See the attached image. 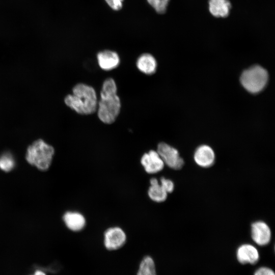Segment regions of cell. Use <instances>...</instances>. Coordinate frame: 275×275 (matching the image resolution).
I'll use <instances>...</instances> for the list:
<instances>
[{
  "label": "cell",
  "instance_id": "cell-15",
  "mask_svg": "<svg viewBox=\"0 0 275 275\" xmlns=\"http://www.w3.org/2000/svg\"><path fill=\"white\" fill-rule=\"evenodd\" d=\"M150 186L148 194L149 198L153 201L160 203L166 200L168 193L160 185L156 178H152L150 181Z\"/></svg>",
  "mask_w": 275,
  "mask_h": 275
},
{
  "label": "cell",
  "instance_id": "cell-20",
  "mask_svg": "<svg viewBox=\"0 0 275 275\" xmlns=\"http://www.w3.org/2000/svg\"><path fill=\"white\" fill-rule=\"evenodd\" d=\"M254 275H275L274 271L267 266H261L257 268Z\"/></svg>",
  "mask_w": 275,
  "mask_h": 275
},
{
  "label": "cell",
  "instance_id": "cell-5",
  "mask_svg": "<svg viewBox=\"0 0 275 275\" xmlns=\"http://www.w3.org/2000/svg\"><path fill=\"white\" fill-rule=\"evenodd\" d=\"M157 152L163 160L164 164L174 170H180L184 162L180 156L178 151L173 147L165 143L158 145Z\"/></svg>",
  "mask_w": 275,
  "mask_h": 275
},
{
  "label": "cell",
  "instance_id": "cell-11",
  "mask_svg": "<svg viewBox=\"0 0 275 275\" xmlns=\"http://www.w3.org/2000/svg\"><path fill=\"white\" fill-rule=\"evenodd\" d=\"M97 59L99 67L106 71L115 69L120 62L118 54L109 50H104L98 52Z\"/></svg>",
  "mask_w": 275,
  "mask_h": 275
},
{
  "label": "cell",
  "instance_id": "cell-3",
  "mask_svg": "<svg viewBox=\"0 0 275 275\" xmlns=\"http://www.w3.org/2000/svg\"><path fill=\"white\" fill-rule=\"evenodd\" d=\"M53 154V147L40 139L28 147L26 159L28 162L39 169L46 170L50 165Z\"/></svg>",
  "mask_w": 275,
  "mask_h": 275
},
{
  "label": "cell",
  "instance_id": "cell-21",
  "mask_svg": "<svg viewBox=\"0 0 275 275\" xmlns=\"http://www.w3.org/2000/svg\"><path fill=\"white\" fill-rule=\"evenodd\" d=\"M108 5L114 10L121 9L124 0H105Z\"/></svg>",
  "mask_w": 275,
  "mask_h": 275
},
{
  "label": "cell",
  "instance_id": "cell-17",
  "mask_svg": "<svg viewBox=\"0 0 275 275\" xmlns=\"http://www.w3.org/2000/svg\"><path fill=\"white\" fill-rule=\"evenodd\" d=\"M156 12L162 14L166 12L170 0H147Z\"/></svg>",
  "mask_w": 275,
  "mask_h": 275
},
{
  "label": "cell",
  "instance_id": "cell-19",
  "mask_svg": "<svg viewBox=\"0 0 275 275\" xmlns=\"http://www.w3.org/2000/svg\"><path fill=\"white\" fill-rule=\"evenodd\" d=\"M160 181V185L168 194L173 191L174 189V184L171 180L167 179L164 177H161Z\"/></svg>",
  "mask_w": 275,
  "mask_h": 275
},
{
  "label": "cell",
  "instance_id": "cell-1",
  "mask_svg": "<svg viewBox=\"0 0 275 275\" xmlns=\"http://www.w3.org/2000/svg\"><path fill=\"white\" fill-rule=\"evenodd\" d=\"M117 92V88L114 79H106L102 86L100 99L98 101L97 107L98 117L104 123H113L119 114L121 102Z\"/></svg>",
  "mask_w": 275,
  "mask_h": 275
},
{
  "label": "cell",
  "instance_id": "cell-2",
  "mask_svg": "<svg viewBox=\"0 0 275 275\" xmlns=\"http://www.w3.org/2000/svg\"><path fill=\"white\" fill-rule=\"evenodd\" d=\"M72 92V95H68L64 99L65 103L70 108L81 115L92 114L97 110V97L92 87L78 84L73 88Z\"/></svg>",
  "mask_w": 275,
  "mask_h": 275
},
{
  "label": "cell",
  "instance_id": "cell-13",
  "mask_svg": "<svg viewBox=\"0 0 275 275\" xmlns=\"http://www.w3.org/2000/svg\"><path fill=\"white\" fill-rule=\"evenodd\" d=\"M63 219L67 227L73 231H80L86 225L84 216L76 212H66L63 216Z\"/></svg>",
  "mask_w": 275,
  "mask_h": 275
},
{
  "label": "cell",
  "instance_id": "cell-6",
  "mask_svg": "<svg viewBox=\"0 0 275 275\" xmlns=\"http://www.w3.org/2000/svg\"><path fill=\"white\" fill-rule=\"evenodd\" d=\"M126 241L124 231L119 227L107 229L104 234V245L109 251H115L122 248Z\"/></svg>",
  "mask_w": 275,
  "mask_h": 275
},
{
  "label": "cell",
  "instance_id": "cell-16",
  "mask_svg": "<svg viewBox=\"0 0 275 275\" xmlns=\"http://www.w3.org/2000/svg\"><path fill=\"white\" fill-rule=\"evenodd\" d=\"M136 275H157L155 263L151 256L146 255L142 259Z\"/></svg>",
  "mask_w": 275,
  "mask_h": 275
},
{
  "label": "cell",
  "instance_id": "cell-22",
  "mask_svg": "<svg viewBox=\"0 0 275 275\" xmlns=\"http://www.w3.org/2000/svg\"><path fill=\"white\" fill-rule=\"evenodd\" d=\"M31 275H46V273L41 269L35 270L33 274Z\"/></svg>",
  "mask_w": 275,
  "mask_h": 275
},
{
  "label": "cell",
  "instance_id": "cell-7",
  "mask_svg": "<svg viewBox=\"0 0 275 275\" xmlns=\"http://www.w3.org/2000/svg\"><path fill=\"white\" fill-rule=\"evenodd\" d=\"M251 232L253 241L258 245H266L271 240V230L264 222L258 221L252 223Z\"/></svg>",
  "mask_w": 275,
  "mask_h": 275
},
{
  "label": "cell",
  "instance_id": "cell-10",
  "mask_svg": "<svg viewBox=\"0 0 275 275\" xmlns=\"http://www.w3.org/2000/svg\"><path fill=\"white\" fill-rule=\"evenodd\" d=\"M194 159L198 166L202 168H209L214 162L215 153L210 146L206 145H201L196 150Z\"/></svg>",
  "mask_w": 275,
  "mask_h": 275
},
{
  "label": "cell",
  "instance_id": "cell-12",
  "mask_svg": "<svg viewBox=\"0 0 275 275\" xmlns=\"http://www.w3.org/2000/svg\"><path fill=\"white\" fill-rule=\"evenodd\" d=\"M138 69L142 73L151 75L154 73L157 68V62L151 54L145 53L141 54L136 63Z\"/></svg>",
  "mask_w": 275,
  "mask_h": 275
},
{
  "label": "cell",
  "instance_id": "cell-14",
  "mask_svg": "<svg viewBox=\"0 0 275 275\" xmlns=\"http://www.w3.org/2000/svg\"><path fill=\"white\" fill-rule=\"evenodd\" d=\"M231 6L228 0H209V10L210 13L216 17L228 16Z\"/></svg>",
  "mask_w": 275,
  "mask_h": 275
},
{
  "label": "cell",
  "instance_id": "cell-18",
  "mask_svg": "<svg viewBox=\"0 0 275 275\" xmlns=\"http://www.w3.org/2000/svg\"><path fill=\"white\" fill-rule=\"evenodd\" d=\"M14 166V161L9 154H5L0 158V168L4 171H10Z\"/></svg>",
  "mask_w": 275,
  "mask_h": 275
},
{
  "label": "cell",
  "instance_id": "cell-4",
  "mask_svg": "<svg viewBox=\"0 0 275 275\" xmlns=\"http://www.w3.org/2000/svg\"><path fill=\"white\" fill-rule=\"evenodd\" d=\"M268 78L267 71L260 66L255 65L242 72L240 76V82L248 92L257 93L265 88Z\"/></svg>",
  "mask_w": 275,
  "mask_h": 275
},
{
  "label": "cell",
  "instance_id": "cell-9",
  "mask_svg": "<svg viewBox=\"0 0 275 275\" xmlns=\"http://www.w3.org/2000/svg\"><path fill=\"white\" fill-rule=\"evenodd\" d=\"M141 162L146 172L154 174L161 171L164 163L157 151L150 150L145 153L141 158Z\"/></svg>",
  "mask_w": 275,
  "mask_h": 275
},
{
  "label": "cell",
  "instance_id": "cell-8",
  "mask_svg": "<svg viewBox=\"0 0 275 275\" xmlns=\"http://www.w3.org/2000/svg\"><path fill=\"white\" fill-rule=\"evenodd\" d=\"M236 257L241 264H255L259 260V252L256 246L250 243L241 244L237 249Z\"/></svg>",
  "mask_w": 275,
  "mask_h": 275
}]
</instances>
